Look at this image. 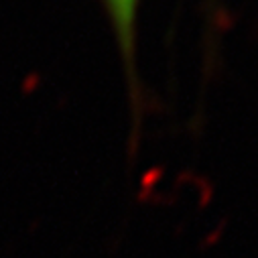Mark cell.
Instances as JSON below:
<instances>
[{
    "label": "cell",
    "instance_id": "1",
    "mask_svg": "<svg viewBox=\"0 0 258 258\" xmlns=\"http://www.w3.org/2000/svg\"><path fill=\"white\" fill-rule=\"evenodd\" d=\"M108 17L112 21L118 47L122 51V57L126 61V72L128 80H131V88L135 92L137 88V19H139V7L141 0H102Z\"/></svg>",
    "mask_w": 258,
    "mask_h": 258
}]
</instances>
